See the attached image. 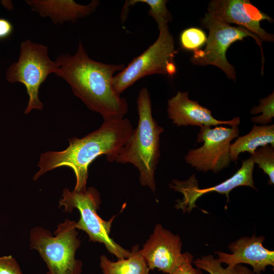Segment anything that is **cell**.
Masks as SVG:
<instances>
[{
	"label": "cell",
	"mask_w": 274,
	"mask_h": 274,
	"mask_svg": "<svg viewBox=\"0 0 274 274\" xmlns=\"http://www.w3.org/2000/svg\"><path fill=\"white\" fill-rule=\"evenodd\" d=\"M13 31L12 23L7 19L0 18V40L9 37Z\"/></svg>",
	"instance_id": "cell-25"
},
{
	"label": "cell",
	"mask_w": 274,
	"mask_h": 274,
	"mask_svg": "<svg viewBox=\"0 0 274 274\" xmlns=\"http://www.w3.org/2000/svg\"><path fill=\"white\" fill-rule=\"evenodd\" d=\"M0 274H23L21 268L11 255L0 257Z\"/></svg>",
	"instance_id": "cell-23"
},
{
	"label": "cell",
	"mask_w": 274,
	"mask_h": 274,
	"mask_svg": "<svg viewBox=\"0 0 274 274\" xmlns=\"http://www.w3.org/2000/svg\"><path fill=\"white\" fill-rule=\"evenodd\" d=\"M129 256L113 261L106 256L100 257L99 265L103 274H149V269L138 245L133 246Z\"/></svg>",
	"instance_id": "cell-17"
},
{
	"label": "cell",
	"mask_w": 274,
	"mask_h": 274,
	"mask_svg": "<svg viewBox=\"0 0 274 274\" xmlns=\"http://www.w3.org/2000/svg\"><path fill=\"white\" fill-rule=\"evenodd\" d=\"M59 203V207H63L65 212H72L75 209L78 210L80 218L76 222V228L85 232L90 241L103 244L108 252L118 259L129 256L130 251L117 244L110 236L115 216L106 221L98 214L101 199L99 193L95 188L90 187L81 191H70L65 188L62 191Z\"/></svg>",
	"instance_id": "cell-5"
},
{
	"label": "cell",
	"mask_w": 274,
	"mask_h": 274,
	"mask_svg": "<svg viewBox=\"0 0 274 274\" xmlns=\"http://www.w3.org/2000/svg\"><path fill=\"white\" fill-rule=\"evenodd\" d=\"M239 133L238 126L201 127L196 142L203 145L190 149L185 157L186 162L198 171L217 173L229 165L231 142Z\"/></svg>",
	"instance_id": "cell-9"
},
{
	"label": "cell",
	"mask_w": 274,
	"mask_h": 274,
	"mask_svg": "<svg viewBox=\"0 0 274 274\" xmlns=\"http://www.w3.org/2000/svg\"><path fill=\"white\" fill-rule=\"evenodd\" d=\"M193 264L198 269H203L210 274H239L236 266L223 268L221 263L213 255L202 256L193 261Z\"/></svg>",
	"instance_id": "cell-22"
},
{
	"label": "cell",
	"mask_w": 274,
	"mask_h": 274,
	"mask_svg": "<svg viewBox=\"0 0 274 274\" xmlns=\"http://www.w3.org/2000/svg\"><path fill=\"white\" fill-rule=\"evenodd\" d=\"M193 258L192 255L188 252L185 261L171 274H202L200 269L193 267Z\"/></svg>",
	"instance_id": "cell-24"
},
{
	"label": "cell",
	"mask_w": 274,
	"mask_h": 274,
	"mask_svg": "<svg viewBox=\"0 0 274 274\" xmlns=\"http://www.w3.org/2000/svg\"><path fill=\"white\" fill-rule=\"evenodd\" d=\"M207 37L201 29L191 27L184 29L180 34L181 47L187 51H196L206 43Z\"/></svg>",
	"instance_id": "cell-20"
},
{
	"label": "cell",
	"mask_w": 274,
	"mask_h": 274,
	"mask_svg": "<svg viewBox=\"0 0 274 274\" xmlns=\"http://www.w3.org/2000/svg\"><path fill=\"white\" fill-rule=\"evenodd\" d=\"M208 14L214 18L228 24L235 23L257 36L262 41L272 42L273 35L267 32L260 25L264 20H273L249 0H214L208 8Z\"/></svg>",
	"instance_id": "cell-12"
},
{
	"label": "cell",
	"mask_w": 274,
	"mask_h": 274,
	"mask_svg": "<svg viewBox=\"0 0 274 274\" xmlns=\"http://www.w3.org/2000/svg\"><path fill=\"white\" fill-rule=\"evenodd\" d=\"M167 112L168 118L177 126H212L218 125L238 126L241 122L239 117L232 120L222 121L215 119L212 111L201 106L197 101L189 98L188 91H178L167 101Z\"/></svg>",
	"instance_id": "cell-14"
},
{
	"label": "cell",
	"mask_w": 274,
	"mask_h": 274,
	"mask_svg": "<svg viewBox=\"0 0 274 274\" xmlns=\"http://www.w3.org/2000/svg\"><path fill=\"white\" fill-rule=\"evenodd\" d=\"M168 1L166 0H129L126 1L121 12V19L124 22L127 18L129 7L135 5L139 3L148 5L150 9L148 14L156 21L158 27L167 24L172 20V16L168 10L166 4Z\"/></svg>",
	"instance_id": "cell-18"
},
{
	"label": "cell",
	"mask_w": 274,
	"mask_h": 274,
	"mask_svg": "<svg viewBox=\"0 0 274 274\" xmlns=\"http://www.w3.org/2000/svg\"><path fill=\"white\" fill-rule=\"evenodd\" d=\"M139 121L137 127L117 155L114 161L131 163L140 172L142 186L156 190L155 171L160 156V136L164 129L152 114L150 94L147 88L140 91L137 99Z\"/></svg>",
	"instance_id": "cell-3"
},
{
	"label": "cell",
	"mask_w": 274,
	"mask_h": 274,
	"mask_svg": "<svg viewBox=\"0 0 274 274\" xmlns=\"http://www.w3.org/2000/svg\"><path fill=\"white\" fill-rule=\"evenodd\" d=\"M54 234L40 226L30 231V248L37 250L46 263V274H81L83 263L76 258L81 245L76 222L66 219Z\"/></svg>",
	"instance_id": "cell-4"
},
{
	"label": "cell",
	"mask_w": 274,
	"mask_h": 274,
	"mask_svg": "<svg viewBox=\"0 0 274 274\" xmlns=\"http://www.w3.org/2000/svg\"><path fill=\"white\" fill-rule=\"evenodd\" d=\"M254 164L250 156L242 161L241 167L231 177L220 184L206 188H199L195 174L185 181L173 180L169 185V187L183 195L182 200H177L175 208L182 210L184 213L190 212L192 209L197 207L195 204L197 199L206 193L217 192L225 194L228 202L230 192L236 187L245 186L256 189L253 176Z\"/></svg>",
	"instance_id": "cell-10"
},
{
	"label": "cell",
	"mask_w": 274,
	"mask_h": 274,
	"mask_svg": "<svg viewBox=\"0 0 274 274\" xmlns=\"http://www.w3.org/2000/svg\"><path fill=\"white\" fill-rule=\"evenodd\" d=\"M55 61L58 65L56 75L68 83L74 94L90 110L100 114L104 120L123 118L128 104L112 87L114 74L123 70V64L92 59L80 41L74 55H60Z\"/></svg>",
	"instance_id": "cell-1"
},
{
	"label": "cell",
	"mask_w": 274,
	"mask_h": 274,
	"mask_svg": "<svg viewBox=\"0 0 274 274\" xmlns=\"http://www.w3.org/2000/svg\"><path fill=\"white\" fill-rule=\"evenodd\" d=\"M58 67L57 63L49 58L47 47L29 40L21 43L18 60L7 70L6 79L10 83L19 82L25 86L29 96L25 114L43 108L39 97V88L49 75L56 73Z\"/></svg>",
	"instance_id": "cell-7"
},
{
	"label": "cell",
	"mask_w": 274,
	"mask_h": 274,
	"mask_svg": "<svg viewBox=\"0 0 274 274\" xmlns=\"http://www.w3.org/2000/svg\"><path fill=\"white\" fill-rule=\"evenodd\" d=\"M156 41L135 58L113 78L114 92L120 94L140 79L154 74L172 77L177 72L174 61L177 51L168 24L158 28Z\"/></svg>",
	"instance_id": "cell-6"
},
{
	"label": "cell",
	"mask_w": 274,
	"mask_h": 274,
	"mask_svg": "<svg viewBox=\"0 0 274 274\" xmlns=\"http://www.w3.org/2000/svg\"><path fill=\"white\" fill-rule=\"evenodd\" d=\"M133 129L128 119L104 120L98 129L83 138L68 139L69 145L65 149L42 153L38 164L39 169L33 176V180L56 168L67 166L75 175L74 190H85L90 164L104 154L109 162H114Z\"/></svg>",
	"instance_id": "cell-2"
},
{
	"label": "cell",
	"mask_w": 274,
	"mask_h": 274,
	"mask_svg": "<svg viewBox=\"0 0 274 274\" xmlns=\"http://www.w3.org/2000/svg\"><path fill=\"white\" fill-rule=\"evenodd\" d=\"M271 145L274 147V125L258 126L254 124L247 134L238 136L230 144L231 161H236L240 153L248 152L251 155L260 147Z\"/></svg>",
	"instance_id": "cell-16"
},
{
	"label": "cell",
	"mask_w": 274,
	"mask_h": 274,
	"mask_svg": "<svg viewBox=\"0 0 274 274\" xmlns=\"http://www.w3.org/2000/svg\"><path fill=\"white\" fill-rule=\"evenodd\" d=\"M201 24L209 30L206 46L203 50L193 52L191 57V62L196 65H213L221 69L227 77L234 81L236 72L233 65L227 60L226 52L234 42L242 41L247 37L253 38L259 46L263 72L264 57L262 47V41L255 35L246 28L241 26H233L227 23L216 19L208 13L202 19Z\"/></svg>",
	"instance_id": "cell-8"
},
{
	"label": "cell",
	"mask_w": 274,
	"mask_h": 274,
	"mask_svg": "<svg viewBox=\"0 0 274 274\" xmlns=\"http://www.w3.org/2000/svg\"><path fill=\"white\" fill-rule=\"evenodd\" d=\"M182 248L180 236L157 224L140 252L150 270L171 274L187 258L188 252L182 253Z\"/></svg>",
	"instance_id": "cell-11"
},
{
	"label": "cell",
	"mask_w": 274,
	"mask_h": 274,
	"mask_svg": "<svg viewBox=\"0 0 274 274\" xmlns=\"http://www.w3.org/2000/svg\"><path fill=\"white\" fill-rule=\"evenodd\" d=\"M259 102L258 106L253 107L251 109L250 113L257 114L261 113L262 114L260 116L252 117L251 121L265 125L271 122L274 117L273 91L267 97L260 99Z\"/></svg>",
	"instance_id": "cell-21"
},
{
	"label": "cell",
	"mask_w": 274,
	"mask_h": 274,
	"mask_svg": "<svg viewBox=\"0 0 274 274\" xmlns=\"http://www.w3.org/2000/svg\"><path fill=\"white\" fill-rule=\"evenodd\" d=\"M26 3L32 10L42 17L50 18L55 24L68 21L76 22L92 13L99 4L96 0L92 1L87 5L78 4L72 0H28Z\"/></svg>",
	"instance_id": "cell-15"
},
{
	"label": "cell",
	"mask_w": 274,
	"mask_h": 274,
	"mask_svg": "<svg viewBox=\"0 0 274 274\" xmlns=\"http://www.w3.org/2000/svg\"><path fill=\"white\" fill-rule=\"evenodd\" d=\"M251 157L258 167L266 174L269 185L274 183V147L267 145L258 148Z\"/></svg>",
	"instance_id": "cell-19"
},
{
	"label": "cell",
	"mask_w": 274,
	"mask_h": 274,
	"mask_svg": "<svg viewBox=\"0 0 274 274\" xmlns=\"http://www.w3.org/2000/svg\"><path fill=\"white\" fill-rule=\"evenodd\" d=\"M236 267L239 272V274H254L250 269L242 264L237 265Z\"/></svg>",
	"instance_id": "cell-26"
},
{
	"label": "cell",
	"mask_w": 274,
	"mask_h": 274,
	"mask_svg": "<svg viewBox=\"0 0 274 274\" xmlns=\"http://www.w3.org/2000/svg\"><path fill=\"white\" fill-rule=\"evenodd\" d=\"M265 240L263 236L243 237L231 243L228 248L232 254L221 251L215 252L218 260L233 268L242 263L250 265L253 272L261 274L268 265L274 266V251L266 249L263 246Z\"/></svg>",
	"instance_id": "cell-13"
}]
</instances>
